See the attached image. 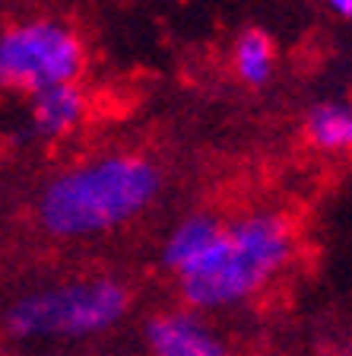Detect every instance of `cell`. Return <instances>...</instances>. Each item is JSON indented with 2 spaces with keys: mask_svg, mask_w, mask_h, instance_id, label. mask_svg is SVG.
<instances>
[{
  "mask_svg": "<svg viewBox=\"0 0 352 356\" xmlns=\"http://www.w3.org/2000/svg\"><path fill=\"white\" fill-rule=\"evenodd\" d=\"M83 64V42L64 22L32 19L0 32V89L35 96L42 89L74 83Z\"/></svg>",
  "mask_w": 352,
  "mask_h": 356,
  "instance_id": "cell-4",
  "label": "cell"
},
{
  "mask_svg": "<svg viewBox=\"0 0 352 356\" xmlns=\"http://www.w3.org/2000/svg\"><path fill=\"white\" fill-rule=\"evenodd\" d=\"M219 232H222V222L216 216H210V213L187 216V220L178 222L175 229H171V236L165 238V245H162V264L169 267L171 274L181 277L219 238Z\"/></svg>",
  "mask_w": 352,
  "mask_h": 356,
  "instance_id": "cell-7",
  "label": "cell"
},
{
  "mask_svg": "<svg viewBox=\"0 0 352 356\" xmlns=\"http://www.w3.org/2000/svg\"><path fill=\"white\" fill-rule=\"evenodd\" d=\"M292 258V229L283 216L251 213L222 226L178 280L194 309H228L264 289Z\"/></svg>",
  "mask_w": 352,
  "mask_h": 356,
  "instance_id": "cell-2",
  "label": "cell"
},
{
  "mask_svg": "<svg viewBox=\"0 0 352 356\" xmlns=\"http://www.w3.org/2000/svg\"><path fill=\"white\" fill-rule=\"evenodd\" d=\"M131 296L111 277L64 283L29 293L10 305L7 327L16 337H86L124 318Z\"/></svg>",
  "mask_w": 352,
  "mask_h": 356,
  "instance_id": "cell-3",
  "label": "cell"
},
{
  "mask_svg": "<svg viewBox=\"0 0 352 356\" xmlns=\"http://www.w3.org/2000/svg\"><path fill=\"white\" fill-rule=\"evenodd\" d=\"M235 70L244 83L251 86H260V83L270 80L273 74V42L264 35V32H244L235 44Z\"/></svg>",
  "mask_w": 352,
  "mask_h": 356,
  "instance_id": "cell-9",
  "label": "cell"
},
{
  "mask_svg": "<svg viewBox=\"0 0 352 356\" xmlns=\"http://www.w3.org/2000/svg\"><path fill=\"white\" fill-rule=\"evenodd\" d=\"M146 343L156 356H226L210 327L191 312H165L146 325Z\"/></svg>",
  "mask_w": 352,
  "mask_h": 356,
  "instance_id": "cell-5",
  "label": "cell"
},
{
  "mask_svg": "<svg viewBox=\"0 0 352 356\" xmlns=\"http://www.w3.org/2000/svg\"><path fill=\"white\" fill-rule=\"evenodd\" d=\"M308 134L324 149H352V105L324 102L311 108Z\"/></svg>",
  "mask_w": 352,
  "mask_h": 356,
  "instance_id": "cell-8",
  "label": "cell"
},
{
  "mask_svg": "<svg viewBox=\"0 0 352 356\" xmlns=\"http://www.w3.org/2000/svg\"><path fill=\"white\" fill-rule=\"evenodd\" d=\"M333 10H337L340 16H346V19H352V0H327Z\"/></svg>",
  "mask_w": 352,
  "mask_h": 356,
  "instance_id": "cell-10",
  "label": "cell"
},
{
  "mask_svg": "<svg viewBox=\"0 0 352 356\" xmlns=\"http://www.w3.org/2000/svg\"><path fill=\"white\" fill-rule=\"evenodd\" d=\"M86 115V96L76 83L42 89L32 96V131L38 137H64L70 134Z\"/></svg>",
  "mask_w": 352,
  "mask_h": 356,
  "instance_id": "cell-6",
  "label": "cell"
},
{
  "mask_svg": "<svg viewBox=\"0 0 352 356\" xmlns=\"http://www.w3.org/2000/svg\"><path fill=\"white\" fill-rule=\"evenodd\" d=\"M162 175L140 156H102L54 175L38 197V220L51 236L86 238L117 229L156 200Z\"/></svg>",
  "mask_w": 352,
  "mask_h": 356,
  "instance_id": "cell-1",
  "label": "cell"
}]
</instances>
